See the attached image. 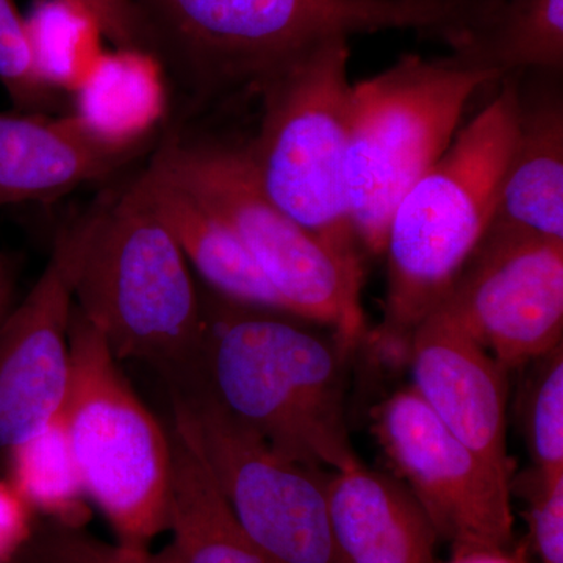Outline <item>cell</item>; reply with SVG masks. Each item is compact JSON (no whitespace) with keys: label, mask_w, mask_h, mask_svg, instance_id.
Masks as SVG:
<instances>
[{"label":"cell","mask_w":563,"mask_h":563,"mask_svg":"<svg viewBox=\"0 0 563 563\" xmlns=\"http://www.w3.org/2000/svg\"><path fill=\"white\" fill-rule=\"evenodd\" d=\"M203 314L198 384L225 412L292 461L332 472L361 463L344 409L350 352L333 333L222 298Z\"/></svg>","instance_id":"cell-1"},{"label":"cell","mask_w":563,"mask_h":563,"mask_svg":"<svg viewBox=\"0 0 563 563\" xmlns=\"http://www.w3.org/2000/svg\"><path fill=\"white\" fill-rule=\"evenodd\" d=\"M158 43L202 95L261 91L325 41L417 31L442 40L473 0H135Z\"/></svg>","instance_id":"cell-2"},{"label":"cell","mask_w":563,"mask_h":563,"mask_svg":"<svg viewBox=\"0 0 563 563\" xmlns=\"http://www.w3.org/2000/svg\"><path fill=\"white\" fill-rule=\"evenodd\" d=\"M520 74L499 80L498 95L455 133L393 211L376 340L395 355L409 351L415 329L446 298L490 224L517 141Z\"/></svg>","instance_id":"cell-3"},{"label":"cell","mask_w":563,"mask_h":563,"mask_svg":"<svg viewBox=\"0 0 563 563\" xmlns=\"http://www.w3.org/2000/svg\"><path fill=\"white\" fill-rule=\"evenodd\" d=\"M74 306L118 361L154 366L169 390L199 383L203 302L190 263L136 181L102 202Z\"/></svg>","instance_id":"cell-4"},{"label":"cell","mask_w":563,"mask_h":563,"mask_svg":"<svg viewBox=\"0 0 563 563\" xmlns=\"http://www.w3.org/2000/svg\"><path fill=\"white\" fill-rule=\"evenodd\" d=\"M350 38L325 41L266 81L257 136L246 151L265 195L344 262L361 266L347 199Z\"/></svg>","instance_id":"cell-5"},{"label":"cell","mask_w":563,"mask_h":563,"mask_svg":"<svg viewBox=\"0 0 563 563\" xmlns=\"http://www.w3.org/2000/svg\"><path fill=\"white\" fill-rule=\"evenodd\" d=\"M62 420L85 492L118 543L147 548L168 531L173 439L144 406L98 329L74 306Z\"/></svg>","instance_id":"cell-6"},{"label":"cell","mask_w":563,"mask_h":563,"mask_svg":"<svg viewBox=\"0 0 563 563\" xmlns=\"http://www.w3.org/2000/svg\"><path fill=\"white\" fill-rule=\"evenodd\" d=\"M147 168L190 192L236 233L288 313L329 325L346 351L365 340L362 266L344 262L265 195L246 146L172 139Z\"/></svg>","instance_id":"cell-7"},{"label":"cell","mask_w":563,"mask_h":563,"mask_svg":"<svg viewBox=\"0 0 563 563\" xmlns=\"http://www.w3.org/2000/svg\"><path fill=\"white\" fill-rule=\"evenodd\" d=\"M506 76L404 55L354 85L344 176L358 243L383 254L396 206L448 150L466 103Z\"/></svg>","instance_id":"cell-8"},{"label":"cell","mask_w":563,"mask_h":563,"mask_svg":"<svg viewBox=\"0 0 563 563\" xmlns=\"http://www.w3.org/2000/svg\"><path fill=\"white\" fill-rule=\"evenodd\" d=\"M169 393L173 428L198 448L265 561L339 563L329 520V474L277 453L202 385Z\"/></svg>","instance_id":"cell-9"},{"label":"cell","mask_w":563,"mask_h":563,"mask_svg":"<svg viewBox=\"0 0 563 563\" xmlns=\"http://www.w3.org/2000/svg\"><path fill=\"white\" fill-rule=\"evenodd\" d=\"M373 432L451 550L512 547V477L466 448L413 387L377 407Z\"/></svg>","instance_id":"cell-10"},{"label":"cell","mask_w":563,"mask_h":563,"mask_svg":"<svg viewBox=\"0 0 563 563\" xmlns=\"http://www.w3.org/2000/svg\"><path fill=\"white\" fill-rule=\"evenodd\" d=\"M102 202L55 235L46 268L0 324V468L60 417L70 379L74 288Z\"/></svg>","instance_id":"cell-11"},{"label":"cell","mask_w":563,"mask_h":563,"mask_svg":"<svg viewBox=\"0 0 563 563\" xmlns=\"http://www.w3.org/2000/svg\"><path fill=\"white\" fill-rule=\"evenodd\" d=\"M439 307L507 372L539 361L562 344L563 242L485 232Z\"/></svg>","instance_id":"cell-12"},{"label":"cell","mask_w":563,"mask_h":563,"mask_svg":"<svg viewBox=\"0 0 563 563\" xmlns=\"http://www.w3.org/2000/svg\"><path fill=\"white\" fill-rule=\"evenodd\" d=\"M413 388L466 448L512 477L507 453V369L443 307L409 343Z\"/></svg>","instance_id":"cell-13"},{"label":"cell","mask_w":563,"mask_h":563,"mask_svg":"<svg viewBox=\"0 0 563 563\" xmlns=\"http://www.w3.org/2000/svg\"><path fill=\"white\" fill-rule=\"evenodd\" d=\"M146 141L87 114L0 113V207L68 195L131 163Z\"/></svg>","instance_id":"cell-14"},{"label":"cell","mask_w":563,"mask_h":563,"mask_svg":"<svg viewBox=\"0 0 563 563\" xmlns=\"http://www.w3.org/2000/svg\"><path fill=\"white\" fill-rule=\"evenodd\" d=\"M328 506L339 563H439V536L402 481L357 463L329 474Z\"/></svg>","instance_id":"cell-15"},{"label":"cell","mask_w":563,"mask_h":563,"mask_svg":"<svg viewBox=\"0 0 563 563\" xmlns=\"http://www.w3.org/2000/svg\"><path fill=\"white\" fill-rule=\"evenodd\" d=\"M517 141L488 232L563 242V102L561 88L532 91L518 81Z\"/></svg>","instance_id":"cell-16"},{"label":"cell","mask_w":563,"mask_h":563,"mask_svg":"<svg viewBox=\"0 0 563 563\" xmlns=\"http://www.w3.org/2000/svg\"><path fill=\"white\" fill-rule=\"evenodd\" d=\"M135 181L173 232L190 266L220 298L288 313L251 252L218 214L151 168Z\"/></svg>","instance_id":"cell-17"},{"label":"cell","mask_w":563,"mask_h":563,"mask_svg":"<svg viewBox=\"0 0 563 563\" xmlns=\"http://www.w3.org/2000/svg\"><path fill=\"white\" fill-rule=\"evenodd\" d=\"M173 493L161 551L168 563H268L233 515L198 448L172 429Z\"/></svg>","instance_id":"cell-18"},{"label":"cell","mask_w":563,"mask_h":563,"mask_svg":"<svg viewBox=\"0 0 563 563\" xmlns=\"http://www.w3.org/2000/svg\"><path fill=\"white\" fill-rule=\"evenodd\" d=\"M446 44L448 60L463 69L562 73L563 0H495L483 20Z\"/></svg>","instance_id":"cell-19"},{"label":"cell","mask_w":563,"mask_h":563,"mask_svg":"<svg viewBox=\"0 0 563 563\" xmlns=\"http://www.w3.org/2000/svg\"><path fill=\"white\" fill-rule=\"evenodd\" d=\"M5 479L44 521L85 529L91 503L60 417L14 448L3 465Z\"/></svg>","instance_id":"cell-20"},{"label":"cell","mask_w":563,"mask_h":563,"mask_svg":"<svg viewBox=\"0 0 563 563\" xmlns=\"http://www.w3.org/2000/svg\"><path fill=\"white\" fill-rule=\"evenodd\" d=\"M0 84L21 111L47 109L55 101L38 40L14 0H0Z\"/></svg>","instance_id":"cell-21"},{"label":"cell","mask_w":563,"mask_h":563,"mask_svg":"<svg viewBox=\"0 0 563 563\" xmlns=\"http://www.w3.org/2000/svg\"><path fill=\"white\" fill-rule=\"evenodd\" d=\"M526 398V435L533 470L543 479L563 476V347L539 358Z\"/></svg>","instance_id":"cell-22"},{"label":"cell","mask_w":563,"mask_h":563,"mask_svg":"<svg viewBox=\"0 0 563 563\" xmlns=\"http://www.w3.org/2000/svg\"><path fill=\"white\" fill-rule=\"evenodd\" d=\"M14 563H168L147 548L109 543L85 529L43 521Z\"/></svg>","instance_id":"cell-23"},{"label":"cell","mask_w":563,"mask_h":563,"mask_svg":"<svg viewBox=\"0 0 563 563\" xmlns=\"http://www.w3.org/2000/svg\"><path fill=\"white\" fill-rule=\"evenodd\" d=\"M118 51L158 57V43L135 0H62Z\"/></svg>","instance_id":"cell-24"},{"label":"cell","mask_w":563,"mask_h":563,"mask_svg":"<svg viewBox=\"0 0 563 563\" xmlns=\"http://www.w3.org/2000/svg\"><path fill=\"white\" fill-rule=\"evenodd\" d=\"M523 496L533 555L539 563H563V476L543 479L532 473L526 477Z\"/></svg>","instance_id":"cell-25"},{"label":"cell","mask_w":563,"mask_h":563,"mask_svg":"<svg viewBox=\"0 0 563 563\" xmlns=\"http://www.w3.org/2000/svg\"><path fill=\"white\" fill-rule=\"evenodd\" d=\"M36 515L9 481L0 479V563H14L35 532Z\"/></svg>","instance_id":"cell-26"},{"label":"cell","mask_w":563,"mask_h":563,"mask_svg":"<svg viewBox=\"0 0 563 563\" xmlns=\"http://www.w3.org/2000/svg\"><path fill=\"white\" fill-rule=\"evenodd\" d=\"M444 563H532L529 559L528 547L504 548V550H472L453 551L451 559Z\"/></svg>","instance_id":"cell-27"},{"label":"cell","mask_w":563,"mask_h":563,"mask_svg":"<svg viewBox=\"0 0 563 563\" xmlns=\"http://www.w3.org/2000/svg\"><path fill=\"white\" fill-rule=\"evenodd\" d=\"M16 266L9 255L0 251V324L9 317L14 307L16 292Z\"/></svg>","instance_id":"cell-28"}]
</instances>
